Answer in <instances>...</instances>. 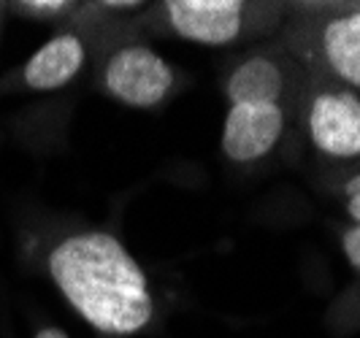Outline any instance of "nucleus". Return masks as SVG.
Segmentation results:
<instances>
[{
  "label": "nucleus",
  "mask_w": 360,
  "mask_h": 338,
  "mask_svg": "<svg viewBox=\"0 0 360 338\" xmlns=\"http://www.w3.org/2000/svg\"><path fill=\"white\" fill-rule=\"evenodd\" d=\"M44 266L65 303L101 336H139L155 322L149 276L120 235L73 230L49 247Z\"/></svg>",
  "instance_id": "obj_1"
},
{
  "label": "nucleus",
  "mask_w": 360,
  "mask_h": 338,
  "mask_svg": "<svg viewBox=\"0 0 360 338\" xmlns=\"http://www.w3.org/2000/svg\"><path fill=\"white\" fill-rule=\"evenodd\" d=\"M282 46L309 79L360 92V6H295Z\"/></svg>",
  "instance_id": "obj_2"
},
{
  "label": "nucleus",
  "mask_w": 360,
  "mask_h": 338,
  "mask_svg": "<svg viewBox=\"0 0 360 338\" xmlns=\"http://www.w3.org/2000/svg\"><path fill=\"white\" fill-rule=\"evenodd\" d=\"M149 27L158 36H171L200 46H236L269 36L288 17L279 3L247 0H165L146 8Z\"/></svg>",
  "instance_id": "obj_3"
},
{
  "label": "nucleus",
  "mask_w": 360,
  "mask_h": 338,
  "mask_svg": "<svg viewBox=\"0 0 360 338\" xmlns=\"http://www.w3.org/2000/svg\"><path fill=\"white\" fill-rule=\"evenodd\" d=\"M309 76L298 60L279 44L247 49L231 60L222 76V95L233 103H276L298 111Z\"/></svg>",
  "instance_id": "obj_4"
},
{
  "label": "nucleus",
  "mask_w": 360,
  "mask_h": 338,
  "mask_svg": "<svg viewBox=\"0 0 360 338\" xmlns=\"http://www.w3.org/2000/svg\"><path fill=\"white\" fill-rule=\"evenodd\" d=\"M98 89L127 108L162 106L179 84L176 68L141 41L114 44L98 63Z\"/></svg>",
  "instance_id": "obj_5"
},
{
  "label": "nucleus",
  "mask_w": 360,
  "mask_h": 338,
  "mask_svg": "<svg viewBox=\"0 0 360 338\" xmlns=\"http://www.w3.org/2000/svg\"><path fill=\"white\" fill-rule=\"evenodd\" d=\"M309 143L328 160H360V95L309 79L301 100Z\"/></svg>",
  "instance_id": "obj_6"
},
{
  "label": "nucleus",
  "mask_w": 360,
  "mask_h": 338,
  "mask_svg": "<svg viewBox=\"0 0 360 338\" xmlns=\"http://www.w3.org/2000/svg\"><path fill=\"white\" fill-rule=\"evenodd\" d=\"M292 111L276 103H233L222 119V155L231 162H257L269 157L288 133Z\"/></svg>",
  "instance_id": "obj_7"
},
{
  "label": "nucleus",
  "mask_w": 360,
  "mask_h": 338,
  "mask_svg": "<svg viewBox=\"0 0 360 338\" xmlns=\"http://www.w3.org/2000/svg\"><path fill=\"white\" fill-rule=\"evenodd\" d=\"M90 60V38L84 30L65 25L46 38L36 52L30 54L11 82L19 89L30 92H54L68 87Z\"/></svg>",
  "instance_id": "obj_8"
},
{
  "label": "nucleus",
  "mask_w": 360,
  "mask_h": 338,
  "mask_svg": "<svg viewBox=\"0 0 360 338\" xmlns=\"http://www.w3.org/2000/svg\"><path fill=\"white\" fill-rule=\"evenodd\" d=\"M79 6L82 3H73V0H17V3H6L8 14H14V17L44 22V25H60V27H65L76 17Z\"/></svg>",
  "instance_id": "obj_9"
},
{
  "label": "nucleus",
  "mask_w": 360,
  "mask_h": 338,
  "mask_svg": "<svg viewBox=\"0 0 360 338\" xmlns=\"http://www.w3.org/2000/svg\"><path fill=\"white\" fill-rule=\"evenodd\" d=\"M342 193H344V209H347V214H349L352 225H358L360 228V171L358 174H352V176L344 181Z\"/></svg>",
  "instance_id": "obj_10"
},
{
  "label": "nucleus",
  "mask_w": 360,
  "mask_h": 338,
  "mask_svg": "<svg viewBox=\"0 0 360 338\" xmlns=\"http://www.w3.org/2000/svg\"><path fill=\"white\" fill-rule=\"evenodd\" d=\"M342 249L347 254V260H349V266L360 271V228L358 225H352V228H347L342 233Z\"/></svg>",
  "instance_id": "obj_11"
},
{
  "label": "nucleus",
  "mask_w": 360,
  "mask_h": 338,
  "mask_svg": "<svg viewBox=\"0 0 360 338\" xmlns=\"http://www.w3.org/2000/svg\"><path fill=\"white\" fill-rule=\"evenodd\" d=\"M33 338H71L63 327H41Z\"/></svg>",
  "instance_id": "obj_12"
},
{
  "label": "nucleus",
  "mask_w": 360,
  "mask_h": 338,
  "mask_svg": "<svg viewBox=\"0 0 360 338\" xmlns=\"http://www.w3.org/2000/svg\"><path fill=\"white\" fill-rule=\"evenodd\" d=\"M0 8H3V6H0Z\"/></svg>",
  "instance_id": "obj_13"
}]
</instances>
